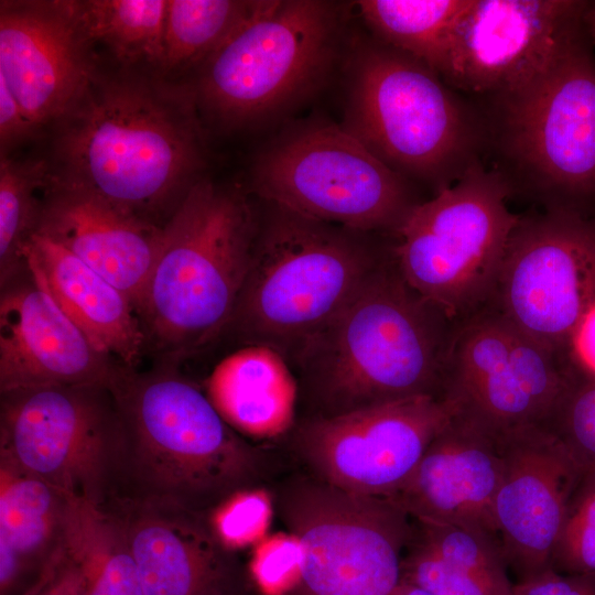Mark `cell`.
Segmentation results:
<instances>
[{"instance_id":"cell-1","label":"cell","mask_w":595,"mask_h":595,"mask_svg":"<svg viewBox=\"0 0 595 595\" xmlns=\"http://www.w3.org/2000/svg\"><path fill=\"white\" fill-rule=\"evenodd\" d=\"M194 88L98 74L56 123L51 181L159 225L202 177L205 144Z\"/></svg>"},{"instance_id":"cell-2","label":"cell","mask_w":595,"mask_h":595,"mask_svg":"<svg viewBox=\"0 0 595 595\" xmlns=\"http://www.w3.org/2000/svg\"><path fill=\"white\" fill-rule=\"evenodd\" d=\"M454 324L410 286L392 255L291 361L296 419L443 397Z\"/></svg>"},{"instance_id":"cell-3","label":"cell","mask_w":595,"mask_h":595,"mask_svg":"<svg viewBox=\"0 0 595 595\" xmlns=\"http://www.w3.org/2000/svg\"><path fill=\"white\" fill-rule=\"evenodd\" d=\"M110 389L122 425L112 496L210 517L270 484L272 455L235 431L190 379L122 367Z\"/></svg>"},{"instance_id":"cell-4","label":"cell","mask_w":595,"mask_h":595,"mask_svg":"<svg viewBox=\"0 0 595 595\" xmlns=\"http://www.w3.org/2000/svg\"><path fill=\"white\" fill-rule=\"evenodd\" d=\"M252 257L228 328L289 365L392 256L371 237L261 201Z\"/></svg>"},{"instance_id":"cell-5","label":"cell","mask_w":595,"mask_h":595,"mask_svg":"<svg viewBox=\"0 0 595 595\" xmlns=\"http://www.w3.org/2000/svg\"><path fill=\"white\" fill-rule=\"evenodd\" d=\"M258 209L245 193L196 182L162 226L159 255L137 311L149 340L173 357L228 328L249 271Z\"/></svg>"},{"instance_id":"cell-6","label":"cell","mask_w":595,"mask_h":595,"mask_svg":"<svg viewBox=\"0 0 595 595\" xmlns=\"http://www.w3.org/2000/svg\"><path fill=\"white\" fill-rule=\"evenodd\" d=\"M350 57L340 127L390 169L436 195L484 161L487 128L474 100L378 40L361 42Z\"/></svg>"},{"instance_id":"cell-7","label":"cell","mask_w":595,"mask_h":595,"mask_svg":"<svg viewBox=\"0 0 595 595\" xmlns=\"http://www.w3.org/2000/svg\"><path fill=\"white\" fill-rule=\"evenodd\" d=\"M585 34L524 87L474 100L487 128L486 156L511 196L574 209L595 196V58Z\"/></svg>"},{"instance_id":"cell-8","label":"cell","mask_w":595,"mask_h":595,"mask_svg":"<svg viewBox=\"0 0 595 595\" xmlns=\"http://www.w3.org/2000/svg\"><path fill=\"white\" fill-rule=\"evenodd\" d=\"M340 6L322 0L255 1L202 63L197 104L226 126L271 119L326 83L340 54Z\"/></svg>"},{"instance_id":"cell-9","label":"cell","mask_w":595,"mask_h":595,"mask_svg":"<svg viewBox=\"0 0 595 595\" xmlns=\"http://www.w3.org/2000/svg\"><path fill=\"white\" fill-rule=\"evenodd\" d=\"M271 505L298 547L281 595H393L412 519L386 498L350 494L302 470L272 485Z\"/></svg>"},{"instance_id":"cell-10","label":"cell","mask_w":595,"mask_h":595,"mask_svg":"<svg viewBox=\"0 0 595 595\" xmlns=\"http://www.w3.org/2000/svg\"><path fill=\"white\" fill-rule=\"evenodd\" d=\"M502 176L484 161L421 202L398 232L397 266L419 294L457 323L493 298L509 237L520 216L507 205Z\"/></svg>"},{"instance_id":"cell-11","label":"cell","mask_w":595,"mask_h":595,"mask_svg":"<svg viewBox=\"0 0 595 595\" xmlns=\"http://www.w3.org/2000/svg\"><path fill=\"white\" fill-rule=\"evenodd\" d=\"M410 182L340 126L322 122L275 140L251 177L260 201L356 231L396 235L421 203Z\"/></svg>"},{"instance_id":"cell-12","label":"cell","mask_w":595,"mask_h":595,"mask_svg":"<svg viewBox=\"0 0 595 595\" xmlns=\"http://www.w3.org/2000/svg\"><path fill=\"white\" fill-rule=\"evenodd\" d=\"M122 425L108 386H47L1 393L0 465L71 498L113 494Z\"/></svg>"},{"instance_id":"cell-13","label":"cell","mask_w":595,"mask_h":595,"mask_svg":"<svg viewBox=\"0 0 595 595\" xmlns=\"http://www.w3.org/2000/svg\"><path fill=\"white\" fill-rule=\"evenodd\" d=\"M567 356L495 309L454 324L443 397L494 436L547 425L574 378Z\"/></svg>"},{"instance_id":"cell-14","label":"cell","mask_w":595,"mask_h":595,"mask_svg":"<svg viewBox=\"0 0 595 595\" xmlns=\"http://www.w3.org/2000/svg\"><path fill=\"white\" fill-rule=\"evenodd\" d=\"M456 413L444 397L418 396L333 418H299L283 440L299 470L350 494L388 499Z\"/></svg>"},{"instance_id":"cell-15","label":"cell","mask_w":595,"mask_h":595,"mask_svg":"<svg viewBox=\"0 0 595 595\" xmlns=\"http://www.w3.org/2000/svg\"><path fill=\"white\" fill-rule=\"evenodd\" d=\"M493 298L512 324L566 355L573 331L595 303V219L574 209L520 217Z\"/></svg>"},{"instance_id":"cell-16","label":"cell","mask_w":595,"mask_h":595,"mask_svg":"<svg viewBox=\"0 0 595 595\" xmlns=\"http://www.w3.org/2000/svg\"><path fill=\"white\" fill-rule=\"evenodd\" d=\"M588 1L470 0L437 71L473 100L516 91L544 73L583 34Z\"/></svg>"},{"instance_id":"cell-17","label":"cell","mask_w":595,"mask_h":595,"mask_svg":"<svg viewBox=\"0 0 595 595\" xmlns=\"http://www.w3.org/2000/svg\"><path fill=\"white\" fill-rule=\"evenodd\" d=\"M497 443L502 473L494 521L507 565L522 581L552 570L569 501L585 467L547 425L513 429Z\"/></svg>"},{"instance_id":"cell-18","label":"cell","mask_w":595,"mask_h":595,"mask_svg":"<svg viewBox=\"0 0 595 595\" xmlns=\"http://www.w3.org/2000/svg\"><path fill=\"white\" fill-rule=\"evenodd\" d=\"M144 595H252L249 565L217 534L209 516L112 496Z\"/></svg>"},{"instance_id":"cell-19","label":"cell","mask_w":595,"mask_h":595,"mask_svg":"<svg viewBox=\"0 0 595 595\" xmlns=\"http://www.w3.org/2000/svg\"><path fill=\"white\" fill-rule=\"evenodd\" d=\"M96 76L66 0L0 2V78L37 130L57 123Z\"/></svg>"},{"instance_id":"cell-20","label":"cell","mask_w":595,"mask_h":595,"mask_svg":"<svg viewBox=\"0 0 595 595\" xmlns=\"http://www.w3.org/2000/svg\"><path fill=\"white\" fill-rule=\"evenodd\" d=\"M6 288L0 300V391L47 386L110 387L122 366L100 354L43 281Z\"/></svg>"},{"instance_id":"cell-21","label":"cell","mask_w":595,"mask_h":595,"mask_svg":"<svg viewBox=\"0 0 595 595\" xmlns=\"http://www.w3.org/2000/svg\"><path fill=\"white\" fill-rule=\"evenodd\" d=\"M502 473L497 437L456 413L392 497L411 519L497 536L494 501Z\"/></svg>"},{"instance_id":"cell-22","label":"cell","mask_w":595,"mask_h":595,"mask_svg":"<svg viewBox=\"0 0 595 595\" xmlns=\"http://www.w3.org/2000/svg\"><path fill=\"white\" fill-rule=\"evenodd\" d=\"M45 190L35 232L51 238L101 274L137 309L159 255L162 226L51 180Z\"/></svg>"},{"instance_id":"cell-23","label":"cell","mask_w":595,"mask_h":595,"mask_svg":"<svg viewBox=\"0 0 595 595\" xmlns=\"http://www.w3.org/2000/svg\"><path fill=\"white\" fill-rule=\"evenodd\" d=\"M25 262L100 354L122 367L136 368L145 335L127 294L40 232L25 248Z\"/></svg>"},{"instance_id":"cell-24","label":"cell","mask_w":595,"mask_h":595,"mask_svg":"<svg viewBox=\"0 0 595 595\" xmlns=\"http://www.w3.org/2000/svg\"><path fill=\"white\" fill-rule=\"evenodd\" d=\"M205 392L223 419L245 437L283 439L298 418L295 375L282 355L263 345H245L221 359Z\"/></svg>"},{"instance_id":"cell-25","label":"cell","mask_w":595,"mask_h":595,"mask_svg":"<svg viewBox=\"0 0 595 595\" xmlns=\"http://www.w3.org/2000/svg\"><path fill=\"white\" fill-rule=\"evenodd\" d=\"M68 499L0 465V595H24L60 553Z\"/></svg>"},{"instance_id":"cell-26","label":"cell","mask_w":595,"mask_h":595,"mask_svg":"<svg viewBox=\"0 0 595 595\" xmlns=\"http://www.w3.org/2000/svg\"><path fill=\"white\" fill-rule=\"evenodd\" d=\"M62 550L79 595H144L123 529L106 506L69 497Z\"/></svg>"},{"instance_id":"cell-27","label":"cell","mask_w":595,"mask_h":595,"mask_svg":"<svg viewBox=\"0 0 595 595\" xmlns=\"http://www.w3.org/2000/svg\"><path fill=\"white\" fill-rule=\"evenodd\" d=\"M86 40L106 46L125 64L161 68L167 0L68 1Z\"/></svg>"},{"instance_id":"cell-28","label":"cell","mask_w":595,"mask_h":595,"mask_svg":"<svg viewBox=\"0 0 595 595\" xmlns=\"http://www.w3.org/2000/svg\"><path fill=\"white\" fill-rule=\"evenodd\" d=\"M470 0H360L359 12L376 40L437 73L452 33Z\"/></svg>"},{"instance_id":"cell-29","label":"cell","mask_w":595,"mask_h":595,"mask_svg":"<svg viewBox=\"0 0 595 595\" xmlns=\"http://www.w3.org/2000/svg\"><path fill=\"white\" fill-rule=\"evenodd\" d=\"M51 180L50 164L43 159L0 160V279L11 283L26 270L25 248L37 229L42 201L36 196Z\"/></svg>"},{"instance_id":"cell-30","label":"cell","mask_w":595,"mask_h":595,"mask_svg":"<svg viewBox=\"0 0 595 595\" xmlns=\"http://www.w3.org/2000/svg\"><path fill=\"white\" fill-rule=\"evenodd\" d=\"M253 4L240 0H167L161 69L202 64Z\"/></svg>"},{"instance_id":"cell-31","label":"cell","mask_w":595,"mask_h":595,"mask_svg":"<svg viewBox=\"0 0 595 595\" xmlns=\"http://www.w3.org/2000/svg\"><path fill=\"white\" fill-rule=\"evenodd\" d=\"M410 543L446 563L509 581L499 538L488 532L412 519Z\"/></svg>"},{"instance_id":"cell-32","label":"cell","mask_w":595,"mask_h":595,"mask_svg":"<svg viewBox=\"0 0 595 595\" xmlns=\"http://www.w3.org/2000/svg\"><path fill=\"white\" fill-rule=\"evenodd\" d=\"M552 570L595 574V467L585 468L569 501Z\"/></svg>"},{"instance_id":"cell-33","label":"cell","mask_w":595,"mask_h":595,"mask_svg":"<svg viewBox=\"0 0 595 595\" xmlns=\"http://www.w3.org/2000/svg\"><path fill=\"white\" fill-rule=\"evenodd\" d=\"M401 580L433 595H512L510 581L446 563L408 542Z\"/></svg>"},{"instance_id":"cell-34","label":"cell","mask_w":595,"mask_h":595,"mask_svg":"<svg viewBox=\"0 0 595 595\" xmlns=\"http://www.w3.org/2000/svg\"><path fill=\"white\" fill-rule=\"evenodd\" d=\"M547 426L581 465L595 467V380L575 374Z\"/></svg>"},{"instance_id":"cell-35","label":"cell","mask_w":595,"mask_h":595,"mask_svg":"<svg viewBox=\"0 0 595 595\" xmlns=\"http://www.w3.org/2000/svg\"><path fill=\"white\" fill-rule=\"evenodd\" d=\"M263 489L240 493L210 515V521L219 538L231 549L251 542L261 531L266 511L271 506Z\"/></svg>"},{"instance_id":"cell-36","label":"cell","mask_w":595,"mask_h":595,"mask_svg":"<svg viewBox=\"0 0 595 595\" xmlns=\"http://www.w3.org/2000/svg\"><path fill=\"white\" fill-rule=\"evenodd\" d=\"M35 126L28 119L21 105L0 78V145L1 156L34 136Z\"/></svg>"},{"instance_id":"cell-37","label":"cell","mask_w":595,"mask_h":595,"mask_svg":"<svg viewBox=\"0 0 595 595\" xmlns=\"http://www.w3.org/2000/svg\"><path fill=\"white\" fill-rule=\"evenodd\" d=\"M565 353L575 374L595 380V303L573 331Z\"/></svg>"},{"instance_id":"cell-38","label":"cell","mask_w":595,"mask_h":595,"mask_svg":"<svg viewBox=\"0 0 595 595\" xmlns=\"http://www.w3.org/2000/svg\"><path fill=\"white\" fill-rule=\"evenodd\" d=\"M24 595H79L76 573L63 550Z\"/></svg>"},{"instance_id":"cell-39","label":"cell","mask_w":595,"mask_h":595,"mask_svg":"<svg viewBox=\"0 0 595 595\" xmlns=\"http://www.w3.org/2000/svg\"><path fill=\"white\" fill-rule=\"evenodd\" d=\"M585 34L591 44L595 45V2H589L583 14Z\"/></svg>"},{"instance_id":"cell-40","label":"cell","mask_w":595,"mask_h":595,"mask_svg":"<svg viewBox=\"0 0 595 595\" xmlns=\"http://www.w3.org/2000/svg\"><path fill=\"white\" fill-rule=\"evenodd\" d=\"M393 595H433L425 589L401 580Z\"/></svg>"},{"instance_id":"cell-41","label":"cell","mask_w":595,"mask_h":595,"mask_svg":"<svg viewBox=\"0 0 595 595\" xmlns=\"http://www.w3.org/2000/svg\"><path fill=\"white\" fill-rule=\"evenodd\" d=\"M252 595H268L260 587Z\"/></svg>"}]
</instances>
